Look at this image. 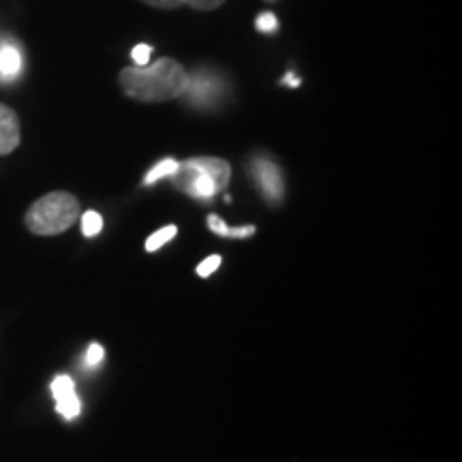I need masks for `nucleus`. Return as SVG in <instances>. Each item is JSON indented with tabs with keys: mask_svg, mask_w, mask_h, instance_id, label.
<instances>
[{
	"mask_svg": "<svg viewBox=\"0 0 462 462\" xmlns=\"http://www.w3.org/2000/svg\"><path fill=\"white\" fill-rule=\"evenodd\" d=\"M120 88L129 99L165 103L180 99L187 88L189 71L178 60L161 58L146 67H126L120 71Z\"/></svg>",
	"mask_w": 462,
	"mask_h": 462,
	"instance_id": "1",
	"label": "nucleus"
},
{
	"mask_svg": "<svg viewBox=\"0 0 462 462\" xmlns=\"http://www.w3.org/2000/svg\"><path fill=\"white\" fill-rule=\"evenodd\" d=\"M171 184L193 199H215L231 180V167L227 161L217 157H193L178 163L171 173Z\"/></svg>",
	"mask_w": 462,
	"mask_h": 462,
	"instance_id": "2",
	"label": "nucleus"
},
{
	"mask_svg": "<svg viewBox=\"0 0 462 462\" xmlns=\"http://www.w3.org/2000/svg\"><path fill=\"white\" fill-rule=\"evenodd\" d=\"M79 218V201L67 190L43 195L28 208L24 223L34 236H58L71 229Z\"/></svg>",
	"mask_w": 462,
	"mask_h": 462,
	"instance_id": "3",
	"label": "nucleus"
},
{
	"mask_svg": "<svg viewBox=\"0 0 462 462\" xmlns=\"http://www.w3.org/2000/svg\"><path fill=\"white\" fill-rule=\"evenodd\" d=\"M227 86L221 79V75L210 71V69H195L189 73L187 88H184L180 99L189 106L198 109H215L223 101Z\"/></svg>",
	"mask_w": 462,
	"mask_h": 462,
	"instance_id": "4",
	"label": "nucleus"
},
{
	"mask_svg": "<svg viewBox=\"0 0 462 462\" xmlns=\"http://www.w3.org/2000/svg\"><path fill=\"white\" fill-rule=\"evenodd\" d=\"M251 173L263 199H268L273 206H279L285 198V180H282L281 167L268 157H253Z\"/></svg>",
	"mask_w": 462,
	"mask_h": 462,
	"instance_id": "5",
	"label": "nucleus"
},
{
	"mask_svg": "<svg viewBox=\"0 0 462 462\" xmlns=\"http://www.w3.org/2000/svg\"><path fill=\"white\" fill-rule=\"evenodd\" d=\"M22 131H20V118L14 109L0 103V157H7L14 150L20 146Z\"/></svg>",
	"mask_w": 462,
	"mask_h": 462,
	"instance_id": "6",
	"label": "nucleus"
},
{
	"mask_svg": "<svg viewBox=\"0 0 462 462\" xmlns=\"http://www.w3.org/2000/svg\"><path fill=\"white\" fill-rule=\"evenodd\" d=\"M24 69L22 51L14 43H0V82H15Z\"/></svg>",
	"mask_w": 462,
	"mask_h": 462,
	"instance_id": "7",
	"label": "nucleus"
},
{
	"mask_svg": "<svg viewBox=\"0 0 462 462\" xmlns=\"http://www.w3.org/2000/svg\"><path fill=\"white\" fill-rule=\"evenodd\" d=\"M178 170V161L176 159H163V161H159L157 165L152 167V170H150L148 173H146V178H143V184H154V182H159L161 178H170L173 171Z\"/></svg>",
	"mask_w": 462,
	"mask_h": 462,
	"instance_id": "8",
	"label": "nucleus"
},
{
	"mask_svg": "<svg viewBox=\"0 0 462 462\" xmlns=\"http://www.w3.org/2000/svg\"><path fill=\"white\" fill-rule=\"evenodd\" d=\"M176 234H178L176 225H167V227L159 229V231H154V234L150 236V238L146 240V251H148V253H154V251H159L161 246L167 245V242L176 238Z\"/></svg>",
	"mask_w": 462,
	"mask_h": 462,
	"instance_id": "9",
	"label": "nucleus"
},
{
	"mask_svg": "<svg viewBox=\"0 0 462 462\" xmlns=\"http://www.w3.org/2000/svg\"><path fill=\"white\" fill-rule=\"evenodd\" d=\"M103 229V217L99 212L95 210H88L82 215V234L86 238H95V236H99Z\"/></svg>",
	"mask_w": 462,
	"mask_h": 462,
	"instance_id": "10",
	"label": "nucleus"
},
{
	"mask_svg": "<svg viewBox=\"0 0 462 462\" xmlns=\"http://www.w3.org/2000/svg\"><path fill=\"white\" fill-rule=\"evenodd\" d=\"M51 394H54L56 402L75 394V381L69 377V374H58V377L51 381Z\"/></svg>",
	"mask_w": 462,
	"mask_h": 462,
	"instance_id": "11",
	"label": "nucleus"
},
{
	"mask_svg": "<svg viewBox=\"0 0 462 462\" xmlns=\"http://www.w3.org/2000/svg\"><path fill=\"white\" fill-rule=\"evenodd\" d=\"M56 409L65 420H75L79 415V411H82V402H79L78 394H71V396L62 398V401H58Z\"/></svg>",
	"mask_w": 462,
	"mask_h": 462,
	"instance_id": "12",
	"label": "nucleus"
},
{
	"mask_svg": "<svg viewBox=\"0 0 462 462\" xmlns=\"http://www.w3.org/2000/svg\"><path fill=\"white\" fill-rule=\"evenodd\" d=\"M255 26L259 32H276L279 31V20H276L274 14H259L255 20Z\"/></svg>",
	"mask_w": 462,
	"mask_h": 462,
	"instance_id": "13",
	"label": "nucleus"
},
{
	"mask_svg": "<svg viewBox=\"0 0 462 462\" xmlns=\"http://www.w3.org/2000/svg\"><path fill=\"white\" fill-rule=\"evenodd\" d=\"M218 265H221V255H210L198 265V270H195V273H198V276H201V279H208V276L217 273Z\"/></svg>",
	"mask_w": 462,
	"mask_h": 462,
	"instance_id": "14",
	"label": "nucleus"
},
{
	"mask_svg": "<svg viewBox=\"0 0 462 462\" xmlns=\"http://www.w3.org/2000/svg\"><path fill=\"white\" fill-rule=\"evenodd\" d=\"M150 56H152V48L150 45H135L131 51V58L133 62H135V67H146L150 65Z\"/></svg>",
	"mask_w": 462,
	"mask_h": 462,
	"instance_id": "15",
	"label": "nucleus"
},
{
	"mask_svg": "<svg viewBox=\"0 0 462 462\" xmlns=\"http://www.w3.org/2000/svg\"><path fill=\"white\" fill-rule=\"evenodd\" d=\"M208 227H210L212 234L221 236V238H229V236H231V227H229V225L225 223L221 217H217V215L208 217Z\"/></svg>",
	"mask_w": 462,
	"mask_h": 462,
	"instance_id": "16",
	"label": "nucleus"
},
{
	"mask_svg": "<svg viewBox=\"0 0 462 462\" xmlns=\"http://www.w3.org/2000/svg\"><path fill=\"white\" fill-rule=\"evenodd\" d=\"M225 0H182V5H189V7L198 11H215L221 7Z\"/></svg>",
	"mask_w": 462,
	"mask_h": 462,
	"instance_id": "17",
	"label": "nucleus"
},
{
	"mask_svg": "<svg viewBox=\"0 0 462 462\" xmlns=\"http://www.w3.org/2000/svg\"><path fill=\"white\" fill-rule=\"evenodd\" d=\"M103 360V346L99 343H92L88 346V354H86V366H97Z\"/></svg>",
	"mask_w": 462,
	"mask_h": 462,
	"instance_id": "18",
	"label": "nucleus"
},
{
	"mask_svg": "<svg viewBox=\"0 0 462 462\" xmlns=\"http://www.w3.org/2000/svg\"><path fill=\"white\" fill-rule=\"evenodd\" d=\"M142 3H146L154 9H178L182 5V0H142Z\"/></svg>",
	"mask_w": 462,
	"mask_h": 462,
	"instance_id": "19",
	"label": "nucleus"
},
{
	"mask_svg": "<svg viewBox=\"0 0 462 462\" xmlns=\"http://www.w3.org/2000/svg\"><path fill=\"white\" fill-rule=\"evenodd\" d=\"M282 82H285L287 86H291V88H298V86L302 84V82H300V79L296 78V75H291V73L285 75V79H282Z\"/></svg>",
	"mask_w": 462,
	"mask_h": 462,
	"instance_id": "20",
	"label": "nucleus"
}]
</instances>
